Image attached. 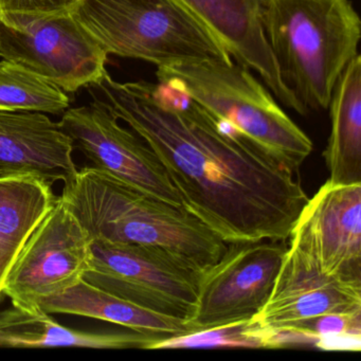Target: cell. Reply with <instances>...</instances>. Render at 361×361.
<instances>
[{
	"label": "cell",
	"instance_id": "cell-1",
	"mask_svg": "<svg viewBox=\"0 0 361 361\" xmlns=\"http://www.w3.org/2000/svg\"><path fill=\"white\" fill-rule=\"evenodd\" d=\"M88 88L151 147L183 208L224 242L289 238L308 200L290 169L166 84L106 73Z\"/></svg>",
	"mask_w": 361,
	"mask_h": 361
},
{
	"label": "cell",
	"instance_id": "cell-2",
	"mask_svg": "<svg viewBox=\"0 0 361 361\" xmlns=\"http://www.w3.org/2000/svg\"><path fill=\"white\" fill-rule=\"evenodd\" d=\"M62 200L92 242L156 247L202 270L221 259L227 243L183 207L147 195L94 166L64 183Z\"/></svg>",
	"mask_w": 361,
	"mask_h": 361
},
{
	"label": "cell",
	"instance_id": "cell-3",
	"mask_svg": "<svg viewBox=\"0 0 361 361\" xmlns=\"http://www.w3.org/2000/svg\"><path fill=\"white\" fill-rule=\"evenodd\" d=\"M262 23L281 79L305 113L329 109L358 54L361 20L350 0H263Z\"/></svg>",
	"mask_w": 361,
	"mask_h": 361
},
{
	"label": "cell",
	"instance_id": "cell-4",
	"mask_svg": "<svg viewBox=\"0 0 361 361\" xmlns=\"http://www.w3.org/2000/svg\"><path fill=\"white\" fill-rule=\"evenodd\" d=\"M158 81L180 92L215 120L297 173L314 149L250 69L233 61L158 68Z\"/></svg>",
	"mask_w": 361,
	"mask_h": 361
},
{
	"label": "cell",
	"instance_id": "cell-5",
	"mask_svg": "<svg viewBox=\"0 0 361 361\" xmlns=\"http://www.w3.org/2000/svg\"><path fill=\"white\" fill-rule=\"evenodd\" d=\"M71 14L107 56L145 61L158 68L232 60L180 0H82Z\"/></svg>",
	"mask_w": 361,
	"mask_h": 361
},
{
	"label": "cell",
	"instance_id": "cell-6",
	"mask_svg": "<svg viewBox=\"0 0 361 361\" xmlns=\"http://www.w3.org/2000/svg\"><path fill=\"white\" fill-rule=\"evenodd\" d=\"M0 58L25 67L66 94L98 83L107 73V54L71 12H0Z\"/></svg>",
	"mask_w": 361,
	"mask_h": 361
},
{
	"label": "cell",
	"instance_id": "cell-7",
	"mask_svg": "<svg viewBox=\"0 0 361 361\" xmlns=\"http://www.w3.org/2000/svg\"><path fill=\"white\" fill-rule=\"evenodd\" d=\"M84 280L141 307L188 321L204 270L156 247L94 243Z\"/></svg>",
	"mask_w": 361,
	"mask_h": 361
},
{
	"label": "cell",
	"instance_id": "cell-8",
	"mask_svg": "<svg viewBox=\"0 0 361 361\" xmlns=\"http://www.w3.org/2000/svg\"><path fill=\"white\" fill-rule=\"evenodd\" d=\"M92 247V236L58 196L14 262L3 293L12 306L42 310V300L64 293L84 278L94 259Z\"/></svg>",
	"mask_w": 361,
	"mask_h": 361
},
{
	"label": "cell",
	"instance_id": "cell-9",
	"mask_svg": "<svg viewBox=\"0 0 361 361\" xmlns=\"http://www.w3.org/2000/svg\"><path fill=\"white\" fill-rule=\"evenodd\" d=\"M287 249L285 240L228 243L202 272L197 305L187 321L192 333L253 318L271 293Z\"/></svg>",
	"mask_w": 361,
	"mask_h": 361
},
{
	"label": "cell",
	"instance_id": "cell-10",
	"mask_svg": "<svg viewBox=\"0 0 361 361\" xmlns=\"http://www.w3.org/2000/svg\"><path fill=\"white\" fill-rule=\"evenodd\" d=\"M90 92L92 102L69 107L58 122L94 168L147 195L183 207L180 196L161 162L136 133L126 130L119 119Z\"/></svg>",
	"mask_w": 361,
	"mask_h": 361
},
{
	"label": "cell",
	"instance_id": "cell-11",
	"mask_svg": "<svg viewBox=\"0 0 361 361\" xmlns=\"http://www.w3.org/2000/svg\"><path fill=\"white\" fill-rule=\"evenodd\" d=\"M288 238L316 269L361 282V183L327 180L304 204Z\"/></svg>",
	"mask_w": 361,
	"mask_h": 361
},
{
	"label": "cell",
	"instance_id": "cell-12",
	"mask_svg": "<svg viewBox=\"0 0 361 361\" xmlns=\"http://www.w3.org/2000/svg\"><path fill=\"white\" fill-rule=\"evenodd\" d=\"M361 312V282L327 276L288 247L271 293L252 320L276 329L293 321Z\"/></svg>",
	"mask_w": 361,
	"mask_h": 361
},
{
	"label": "cell",
	"instance_id": "cell-13",
	"mask_svg": "<svg viewBox=\"0 0 361 361\" xmlns=\"http://www.w3.org/2000/svg\"><path fill=\"white\" fill-rule=\"evenodd\" d=\"M219 39L236 63L255 71L279 101L305 111L283 83L262 23L263 0H180Z\"/></svg>",
	"mask_w": 361,
	"mask_h": 361
},
{
	"label": "cell",
	"instance_id": "cell-14",
	"mask_svg": "<svg viewBox=\"0 0 361 361\" xmlns=\"http://www.w3.org/2000/svg\"><path fill=\"white\" fill-rule=\"evenodd\" d=\"M73 140L46 114L0 109V175L33 174L66 183L78 168Z\"/></svg>",
	"mask_w": 361,
	"mask_h": 361
},
{
	"label": "cell",
	"instance_id": "cell-15",
	"mask_svg": "<svg viewBox=\"0 0 361 361\" xmlns=\"http://www.w3.org/2000/svg\"><path fill=\"white\" fill-rule=\"evenodd\" d=\"M170 336L128 329L88 331L60 324L51 314L12 306L0 312V348H84L99 350H155Z\"/></svg>",
	"mask_w": 361,
	"mask_h": 361
},
{
	"label": "cell",
	"instance_id": "cell-16",
	"mask_svg": "<svg viewBox=\"0 0 361 361\" xmlns=\"http://www.w3.org/2000/svg\"><path fill=\"white\" fill-rule=\"evenodd\" d=\"M56 198L51 183L37 175H0V293L23 247Z\"/></svg>",
	"mask_w": 361,
	"mask_h": 361
},
{
	"label": "cell",
	"instance_id": "cell-17",
	"mask_svg": "<svg viewBox=\"0 0 361 361\" xmlns=\"http://www.w3.org/2000/svg\"><path fill=\"white\" fill-rule=\"evenodd\" d=\"M39 308L48 314L87 317L121 327L170 337L192 333L183 319L141 307L90 284L84 279L64 293L42 300Z\"/></svg>",
	"mask_w": 361,
	"mask_h": 361
},
{
	"label": "cell",
	"instance_id": "cell-18",
	"mask_svg": "<svg viewBox=\"0 0 361 361\" xmlns=\"http://www.w3.org/2000/svg\"><path fill=\"white\" fill-rule=\"evenodd\" d=\"M331 130L323 153L329 181L361 183V56L340 75L329 105Z\"/></svg>",
	"mask_w": 361,
	"mask_h": 361
},
{
	"label": "cell",
	"instance_id": "cell-19",
	"mask_svg": "<svg viewBox=\"0 0 361 361\" xmlns=\"http://www.w3.org/2000/svg\"><path fill=\"white\" fill-rule=\"evenodd\" d=\"M71 107L66 92L25 67L0 61V109L63 115Z\"/></svg>",
	"mask_w": 361,
	"mask_h": 361
},
{
	"label": "cell",
	"instance_id": "cell-20",
	"mask_svg": "<svg viewBox=\"0 0 361 361\" xmlns=\"http://www.w3.org/2000/svg\"><path fill=\"white\" fill-rule=\"evenodd\" d=\"M271 348L269 331L259 327L252 318L187 335L166 338L157 348Z\"/></svg>",
	"mask_w": 361,
	"mask_h": 361
},
{
	"label": "cell",
	"instance_id": "cell-21",
	"mask_svg": "<svg viewBox=\"0 0 361 361\" xmlns=\"http://www.w3.org/2000/svg\"><path fill=\"white\" fill-rule=\"evenodd\" d=\"M82 0H0V12L58 14L71 12Z\"/></svg>",
	"mask_w": 361,
	"mask_h": 361
}]
</instances>
